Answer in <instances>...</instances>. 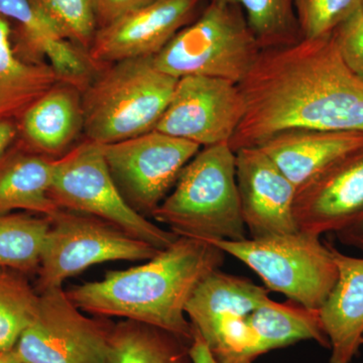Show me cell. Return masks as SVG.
Returning a JSON list of instances; mask_svg holds the SVG:
<instances>
[{
	"label": "cell",
	"instance_id": "1",
	"mask_svg": "<svg viewBox=\"0 0 363 363\" xmlns=\"http://www.w3.org/2000/svg\"><path fill=\"white\" fill-rule=\"evenodd\" d=\"M238 86L245 111L229 143L234 152L286 131H363V80L332 33L262 50Z\"/></svg>",
	"mask_w": 363,
	"mask_h": 363
},
{
	"label": "cell",
	"instance_id": "2",
	"mask_svg": "<svg viewBox=\"0 0 363 363\" xmlns=\"http://www.w3.org/2000/svg\"><path fill=\"white\" fill-rule=\"evenodd\" d=\"M224 259L225 252L213 243L179 236L145 264L107 272L104 279L66 293L86 314L152 325L192 343L194 330L186 306L202 279L220 269Z\"/></svg>",
	"mask_w": 363,
	"mask_h": 363
},
{
	"label": "cell",
	"instance_id": "3",
	"mask_svg": "<svg viewBox=\"0 0 363 363\" xmlns=\"http://www.w3.org/2000/svg\"><path fill=\"white\" fill-rule=\"evenodd\" d=\"M178 236L203 240H247L229 143L202 147L152 215Z\"/></svg>",
	"mask_w": 363,
	"mask_h": 363
},
{
	"label": "cell",
	"instance_id": "4",
	"mask_svg": "<svg viewBox=\"0 0 363 363\" xmlns=\"http://www.w3.org/2000/svg\"><path fill=\"white\" fill-rule=\"evenodd\" d=\"M177 82L157 69L152 58L102 67L82 93L86 140L108 145L154 130Z\"/></svg>",
	"mask_w": 363,
	"mask_h": 363
},
{
	"label": "cell",
	"instance_id": "5",
	"mask_svg": "<svg viewBox=\"0 0 363 363\" xmlns=\"http://www.w3.org/2000/svg\"><path fill=\"white\" fill-rule=\"evenodd\" d=\"M260 50L242 11L226 0H213L202 16L176 33L152 58L160 71L224 79L240 84Z\"/></svg>",
	"mask_w": 363,
	"mask_h": 363
},
{
	"label": "cell",
	"instance_id": "6",
	"mask_svg": "<svg viewBox=\"0 0 363 363\" xmlns=\"http://www.w3.org/2000/svg\"><path fill=\"white\" fill-rule=\"evenodd\" d=\"M209 242L247 264L269 292L283 294L308 309L318 311L337 281V267L329 243H322L315 234L298 230L267 238Z\"/></svg>",
	"mask_w": 363,
	"mask_h": 363
},
{
	"label": "cell",
	"instance_id": "7",
	"mask_svg": "<svg viewBox=\"0 0 363 363\" xmlns=\"http://www.w3.org/2000/svg\"><path fill=\"white\" fill-rule=\"evenodd\" d=\"M50 198L60 209L104 219L159 250L179 238L130 206L112 178L101 145L86 138L54 160Z\"/></svg>",
	"mask_w": 363,
	"mask_h": 363
},
{
	"label": "cell",
	"instance_id": "8",
	"mask_svg": "<svg viewBox=\"0 0 363 363\" xmlns=\"http://www.w3.org/2000/svg\"><path fill=\"white\" fill-rule=\"evenodd\" d=\"M35 290L63 288L64 281L95 264L152 259L161 250L92 215L59 209L49 217Z\"/></svg>",
	"mask_w": 363,
	"mask_h": 363
},
{
	"label": "cell",
	"instance_id": "9",
	"mask_svg": "<svg viewBox=\"0 0 363 363\" xmlns=\"http://www.w3.org/2000/svg\"><path fill=\"white\" fill-rule=\"evenodd\" d=\"M63 288L40 294L35 319L14 350L23 363H107L114 323L87 316Z\"/></svg>",
	"mask_w": 363,
	"mask_h": 363
},
{
	"label": "cell",
	"instance_id": "10",
	"mask_svg": "<svg viewBox=\"0 0 363 363\" xmlns=\"http://www.w3.org/2000/svg\"><path fill=\"white\" fill-rule=\"evenodd\" d=\"M100 145L121 195L145 217H152L186 164L202 149L197 143L156 130Z\"/></svg>",
	"mask_w": 363,
	"mask_h": 363
},
{
	"label": "cell",
	"instance_id": "11",
	"mask_svg": "<svg viewBox=\"0 0 363 363\" xmlns=\"http://www.w3.org/2000/svg\"><path fill=\"white\" fill-rule=\"evenodd\" d=\"M240 86L224 79H178L171 102L155 130L201 147L229 143L245 116Z\"/></svg>",
	"mask_w": 363,
	"mask_h": 363
},
{
	"label": "cell",
	"instance_id": "12",
	"mask_svg": "<svg viewBox=\"0 0 363 363\" xmlns=\"http://www.w3.org/2000/svg\"><path fill=\"white\" fill-rule=\"evenodd\" d=\"M200 0H155L98 28L90 57L105 66L125 60L154 58L189 25Z\"/></svg>",
	"mask_w": 363,
	"mask_h": 363
},
{
	"label": "cell",
	"instance_id": "13",
	"mask_svg": "<svg viewBox=\"0 0 363 363\" xmlns=\"http://www.w3.org/2000/svg\"><path fill=\"white\" fill-rule=\"evenodd\" d=\"M241 215L250 238L298 231L294 217L297 189L259 147L235 152Z\"/></svg>",
	"mask_w": 363,
	"mask_h": 363
},
{
	"label": "cell",
	"instance_id": "14",
	"mask_svg": "<svg viewBox=\"0 0 363 363\" xmlns=\"http://www.w3.org/2000/svg\"><path fill=\"white\" fill-rule=\"evenodd\" d=\"M363 215V150L344 157L296 193L298 230L337 233Z\"/></svg>",
	"mask_w": 363,
	"mask_h": 363
},
{
	"label": "cell",
	"instance_id": "15",
	"mask_svg": "<svg viewBox=\"0 0 363 363\" xmlns=\"http://www.w3.org/2000/svg\"><path fill=\"white\" fill-rule=\"evenodd\" d=\"M18 142L33 152L58 159L84 133L82 92L59 82L18 119Z\"/></svg>",
	"mask_w": 363,
	"mask_h": 363
},
{
	"label": "cell",
	"instance_id": "16",
	"mask_svg": "<svg viewBox=\"0 0 363 363\" xmlns=\"http://www.w3.org/2000/svg\"><path fill=\"white\" fill-rule=\"evenodd\" d=\"M259 147L298 190L340 160L363 150V131H286Z\"/></svg>",
	"mask_w": 363,
	"mask_h": 363
},
{
	"label": "cell",
	"instance_id": "17",
	"mask_svg": "<svg viewBox=\"0 0 363 363\" xmlns=\"http://www.w3.org/2000/svg\"><path fill=\"white\" fill-rule=\"evenodd\" d=\"M329 247L338 278L318 313L330 343L329 363H351L362 345L363 259Z\"/></svg>",
	"mask_w": 363,
	"mask_h": 363
},
{
	"label": "cell",
	"instance_id": "18",
	"mask_svg": "<svg viewBox=\"0 0 363 363\" xmlns=\"http://www.w3.org/2000/svg\"><path fill=\"white\" fill-rule=\"evenodd\" d=\"M269 295L267 288L219 269L208 274L195 289L186 306V315L210 348L222 325L250 316Z\"/></svg>",
	"mask_w": 363,
	"mask_h": 363
},
{
	"label": "cell",
	"instance_id": "19",
	"mask_svg": "<svg viewBox=\"0 0 363 363\" xmlns=\"http://www.w3.org/2000/svg\"><path fill=\"white\" fill-rule=\"evenodd\" d=\"M54 160L16 140L0 160V214L23 210L50 217L58 211L50 198Z\"/></svg>",
	"mask_w": 363,
	"mask_h": 363
},
{
	"label": "cell",
	"instance_id": "20",
	"mask_svg": "<svg viewBox=\"0 0 363 363\" xmlns=\"http://www.w3.org/2000/svg\"><path fill=\"white\" fill-rule=\"evenodd\" d=\"M60 82L48 63H30L14 49L11 23L0 16V121H16Z\"/></svg>",
	"mask_w": 363,
	"mask_h": 363
},
{
	"label": "cell",
	"instance_id": "21",
	"mask_svg": "<svg viewBox=\"0 0 363 363\" xmlns=\"http://www.w3.org/2000/svg\"><path fill=\"white\" fill-rule=\"evenodd\" d=\"M247 321L257 340L259 357L306 340L330 348L319 313L292 301L281 304L269 298L253 310Z\"/></svg>",
	"mask_w": 363,
	"mask_h": 363
},
{
	"label": "cell",
	"instance_id": "22",
	"mask_svg": "<svg viewBox=\"0 0 363 363\" xmlns=\"http://www.w3.org/2000/svg\"><path fill=\"white\" fill-rule=\"evenodd\" d=\"M188 341L133 320L114 323L107 363H193Z\"/></svg>",
	"mask_w": 363,
	"mask_h": 363
},
{
	"label": "cell",
	"instance_id": "23",
	"mask_svg": "<svg viewBox=\"0 0 363 363\" xmlns=\"http://www.w3.org/2000/svg\"><path fill=\"white\" fill-rule=\"evenodd\" d=\"M50 223L28 212L0 214V269L37 274Z\"/></svg>",
	"mask_w": 363,
	"mask_h": 363
},
{
	"label": "cell",
	"instance_id": "24",
	"mask_svg": "<svg viewBox=\"0 0 363 363\" xmlns=\"http://www.w3.org/2000/svg\"><path fill=\"white\" fill-rule=\"evenodd\" d=\"M0 16L11 23L18 56L30 63H47L55 48L65 39L30 0H0Z\"/></svg>",
	"mask_w": 363,
	"mask_h": 363
},
{
	"label": "cell",
	"instance_id": "25",
	"mask_svg": "<svg viewBox=\"0 0 363 363\" xmlns=\"http://www.w3.org/2000/svg\"><path fill=\"white\" fill-rule=\"evenodd\" d=\"M40 294L28 277L0 269V350H14L39 310Z\"/></svg>",
	"mask_w": 363,
	"mask_h": 363
},
{
	"label": "cell",
	"instance_id": "26",
	"mask_svg": "<svg viewBox=\"0 0 363 363\" xmlns=\"http://www.w3.org/2000/svg\"><path fill=\"white\" fill-rule=\"evenodd\" d=\"M240 7L260 50L302 39L294 0H226Z\"/></svg>",
	"mask_w": 363,
	"mask_h": 363
},
{
	"label": "cell",
	"instance_id": "27",
	"mask_svg": "<svg viewBox=\"0 0 363 363\" xmlns=\"http://www.w3.org/2000/svg\"><path fill=\"white\" fill-rule=\"evenodd\" d=\"M62 37L89 51L98 30L93 0H30Z\"/></svg>",
	"mask_w": 363,
	"mask_h": 363
},
{
	"label": "cell",
	"instance_id": "28",
	"mask_svg": "<svg viewBox=\"0 0 363 363\" xmlns=\"http://www.w3.org/2000/svg\"><path fill=\"white\" fill-rule=\"evenodd\" d=\"M362 6V0H294L302 39L331 35Z\"/></svg>",
	"mask_w": 363,
	"mask_h": 363
},
{
	"label": "cell",
	"instance_id": "29",
	"mask_svg": "<svg viewBox=\"0 0 363 363\" xmlns=\"http://www.w3.org/2000/svg\"><path fill=\"white\" fill-rule=\"evenodd\" d=\"M344 63L363 80V13L357 9L332 33Z\"/></svg>",
	"mask_w": 363,
	"mask_h": 363
},
{
	"label": "cell",
	"instance_id": "30",
	"mask_svg": "<svg viewBox=\"0 0 363 363\" xmlns=\"http://www.w3.org/2000/svg\"><path fill=\"white\" fill-rule=\"evenodd\" d=\"M98 28L108 25L124 14L147 6L155 0H93Z\"/></svg>",
	"mask_w": 363,
	"mask_h": 363
},
{
	"label": "cell",
	"instance_id": "31",
	"mask_svg": "<svg viewBox=\"0 0 363 363\" xmlns=\"http://www.w3.org/2000/svg\"><path fill=\"white\" fill-rule=\"evenodd\" d=\"M336 235L342 245L357 247L363 252V215Z\"/></svg>",
	"mask_w": 363,
	"mask_h": 363
},
{
	"label": "cell",
	"instance_id": "32",
	"mask_svg": "<svg viewBox=\"0 0 363 363\" xmlns=\"http://www.w3.org/2000/svg\"><path fill=\"white\" fill-rule=\"evenodd\" d=\"M190 354L193 363H222L214 357L201 336L195 330L194 337L190 345Z\"/></svg>",
	"mask_w": 363,
	"mask_h": 363
},
{
	"label": "cell",
	"instance_id": "33",
	"mask_svg": "<svg viewBox=\"0 0 363 363\" xmlns=\"http://www.w3.org/2000/svg\"><path fill=\"white\" fill-rule=\"evenodd\" d=\"M18 130L16 121H0V160L18 140Z\"/></svg>",
	"mask_w": 363,
	"mask_h": 363
},
{
	"label": "cell",
	"instance_id": "34",
	"mask_svg": "<svg viewBox=\"0 0 363 363\" xmlns=\"http://www.w3.org/2000/svg\"><path fill=\"white\" fill-rule=\"evenodd\" d=\"M0 363H23L16 350H0Z\"/></svg>",
	"mask_w": 363,
	"mask_h": 363
},
{
	"label": "cell",
	"instance_id": "35",
	"mask_svg": "<svg viewBox=\"0 0 363 363\" xmlns=\"http://www.w3.org/2000/svg\"><path fill=\"white\" fill-rule=\"evenodd\" d=\"M360 9H362L363 13V0H362V6H360Z\"/></svg>",
	"mask_w": 363,
	"mask_h": 363
},
{
	"label": "cell",
	"instance_id": "36",
	"mask_svg": "<svg viewBox=\"0 0 363 363\" xmlns=\"http://www.w3.org/2000/svg\"><path fill=\"white\" fill-rule=\"evenodd\" d=\"M362 344H363V339H362Z\"/></svg>",
	"mask_w": 363,
	"mask_h": 363
},
{
	"label": "cell",
	"instance_id": "37",
	"mask_svg": "<svg viewBox=\"0 0 363 363\" xmlns=\"http://www.w3.org/2000/svg\"><path fill=\"white\" fill-rule=\"evenodd\" d=\"M363 339V338H362Z\"/></svg>",
	"mask_w": 363,
	"mask_h": 363
}]
</instances>
